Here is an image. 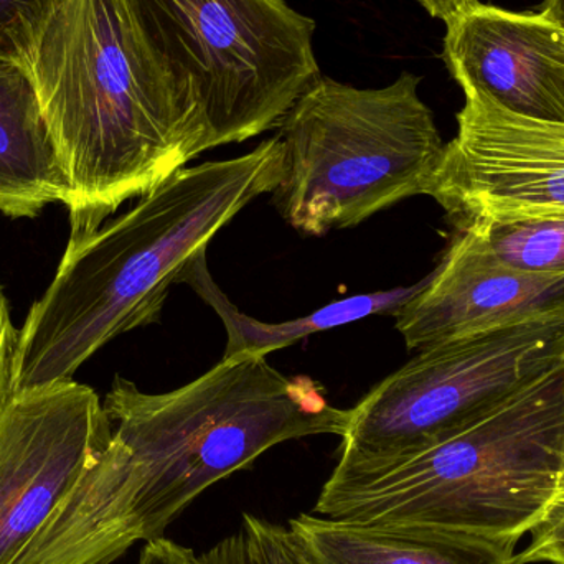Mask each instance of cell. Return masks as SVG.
I'll list each match as a JSON object with an SVG mask.
<instances>
[{
    "mask_svg": "<svg viewBox=\"0 0 564 564\" xmlns=\"http://www.w3.org/2000/svg\"><path fill=\"white\" fill-rule=\"evenodd\" d=\"M564 361V307L423 348L348 410L340 467L424 449Z\"/></svg>",
    "mask_w": 564,
    "mask_h": 564,
    "instance_id": "52a82bcc",
    "label": "cell"
},
{
    "mask_svg": "<svg viewBox=\"0 0 564 564\" xmlns=\"http://www.w3.org/2000/svg\"><path fill=\"white\" fill-rule=\"evenodd\" d=\"M69 194L32 73L0 59V214L35 218L46 205L68 204Z\"/></svg>",
    "mask_w": 564,
    "mask_h": 564,
    "instance_id": "4fadbf2b",
    "label": "cell"
},
{
    "mask_svg": "<svg viewBox=\"0 0 564 564\" xmlns=\"http://www.w3.org/2000/svg\"><path fill=\"white\" fill-rule=\"evenodd\" d=\"M111 437L98 394L73 378L13 394L0 416V564L20 563Z\"/></svg>",
    "mask_w": 564,
    "mask_h": 564,
    "instance_id": "9c48e42d",
    "label": "cell"
},
{
    "mask_svg": "<svg viewBox=\"0 0 564 564\" xmlns=\"http://www.w3.org/2000/svg\"><path fill=\"white\" fill-rule=\"evenodd\" d=\"M563 307L564 273L513 270L473 231H457L440 267L393 317L406 347L423 350Z\"/></svg>",
    "mask_w": 564,
    "mask_h": 564,
    "instance_id": "8fae6325",
    "label": "cell"
},
{
    "mask_svg": "<svg viewBox=\"0 0 564 564\" xmlns=\"http://www.w3.org/2000/svg\"><path fill=\"white\" fill-rule=\"evenodd\" d=\"M288 530L307 564H519V543L430 527L301 513Z\"/></svg>",
    "mask_w": 564,
    "mask_h": 564,
    "instance_id": "7c38bea8",
    "label": "cell"
},
{
    "mask_svg": "<svg viewBox=\"0 0 564 564\" xmlns=\"http://www.w3.org/2000/svg\"><path fill=\"white\" fill-rule=\"evenodd\" d=\"M138 564H200V560L194 550L161 536L145 543Z\"/></svg>",
    "mask_w": 564,
    "mask_h": 564,
    "instance_id": "44dd1931",
    "label": "cell"
},
{
    "mask_svg": "<svg viewBox=\"0 0 564 564\" xmlns=\"http://www.w3.org/2000/svg\"><path fill=\"white\" fill-rule=\"evenodd\" d=\"M19 330L13 327L9 302L0 288V416L13 397Z\"/></svg>",
    "mask_w": 564,
    "mask_h": 564,
    "instance_id": "d6986e66",
    "label": "cell"
},
{
    "mask_svg": "<svg viewBox=\"0 0 564 564\" xmlns=\"http://www.w3.org/2000/svg\"><path fill=\"white\" fill-rule=\"evenodd\" d=\"M519 564H564V489L530 532V543L517 553Z\"/></svg>",
    "mask_w": 564,
    "mask_h": 564,
    "instance_id": "e0dca14e",
    "label": "cell"
},
{
    "mask_svg": "<svg viewBox=\"0 0 564 564\" xmlns=\"http://www.w3.org/2000/svg\"><path fill=\"white\" fill-rule=\"evenodd\" d=\"M443 58L463 91L564 124V30L540 12L476 2L446 23Z\"/></svg>",
    "mask_w": 564,
    "mask_h": 564,
    "instance_id": "30bf717a",
    "label": "cell"
},
{
    "mask_svg": "<svg viewBox=\"0 0 564 564\" xmlns=\"http://www.w3.org/2000/svg\"><path fill=\"white\" fill-rule=\"evenodd\" d=\"M457 134L426 195L466 230L496 218L564 212V124L507 111L487 96L464 91Z\"/></svg>",
    "mask_w": 564,
    "mask_h": 564,
    "instance_id": "ba28073f",
    "label": "cell"
},
{
    "mask_svg": "<svg viewBox=\"0 0 564 564\" xmlns=\"http://www.w3.org/2000/svg\"><path fill=\"white\" fill-rule=\"evenodd\" d=\"M241 527L250 536L261 564H307L302 558L288 527L267 522L250 513H245Z\"/></svg>",
    "mask_w": 564,
    "mask_h": 564,
    "instance_id": "ac0fdd59",
    "label": "cell"
},
{
    "mask_svg": "<svg viewBox=\"0 0 564 564\" xmlns=\"http://www.w3.org/2000/svg\"><path fill=\"white\" fill-rule=\"evenodd\" d=\"M65 0H0V59L30 69L40 39Z\"/></svg>",
    "mask_w": 564,
    "mask_h": 564,
    "instance_id": "2e32d148",
    "label": "cell"
},
{
    "mask_svg": "<svg viewBox=\"0 0 564 564\" xmlns=\"http://www.w3.org/2000/svg\"><path fill=\"white\" fill-rule=\"evenodd\" d=\"M152 55L192 91L207 151L278 129L321 78L315 22L285 0H122Z\"/></svg>",
    "mask_w": 564,
    "mask_h": 564,
    "instance_id": "8992f818",
    "label": "cell"
},
{
    "mask_svg": "<svg viewBox=\"0 0 564 564\" xmlns=\"http://www.w3.org/2000/svg\"><path fill=\"white\" fill-rule=\"evenodd\" d=\"M284 171L278 135L228 161L184 167L122 217L66 247L19 330L13 394L73 373L112 338L161 318L171 285Z\"/></svg>",
    "mask_w": 564,
    "mask_h": 564,
    "instance_id": "3957f363",
    "label": "cell"
},
{
    "mask_svg": "<svg viewBox=\"0 0 564 564\" xmlns=\"http://www.w3.org/2000/svg\"><path fill=\"white\" fill-rule=\"evenodd\" d=\"M560 489H564V474H563V477H562V486H560Z\"/></svg>",
    "mask_w": 564,
    "mask_h": 564,
    "instance_id": "cb8c5ba5",
    "label": "cell"
},
{
    "mask_svg": "<svg viewBox=\"0 0 564 564\" xmlns=\"http://www.w3.org/2000/svg\"><path fill=\"white\" fill-rule=\"evenodd\" d=\"M563 474L564 361L424 449L335 466L314 513L519 543L552 506Z\"/></svg>",
    "mask_w": 564,
    "mask_h": 564,
    "instance_id": "277c9868",
    "label": "cell"
},
{
    "mask_svg": "<svg viewBox=\"0 0 564 564\" xmlns=\"http://www.w3.org/2000/svg\"><path fill=\"white\" fill-rule=\"evenodd\" d=\"M177 284H188L204 299L224 322L227 330V350L224 358L234 355L268 357L271 351L289 347L317 332L351 324L371 315H394L414 294L423 289L426 280L410 288L371 292L332 302L305 317L281 324H267L238 311L224 291L218 288L207 267V253H200L178 278Z\"/></svg>",
    "mask_w": 564,
    "mask_h": 564,
    "instance_id": "5bb4252c",
    "label": "cell"
},
{
    "mask_svg": "<svg viewBox=\"0 0 564 564\" xmlns=\"http://www.w3.org/2000/svg\"><path fill=\"white\" fill-rule=\"evenodd\" d=\"M112 437L53 510L19 564H111L161 539L205 490L288 441L344 436L348 410L267 357L234 355L192 383L149 394L116 377Z\"/></svg>",
    "mask_w": 564,
    "mask_h": 564,
    "instance_id": "6da1fadb",
    "label": "cell"
},
{
    "mask_svg": "<svg viewBox=\"0 0 564 564\" xmlns=\"http://www.w3.org/2000/svg\"><path fill=\"white\" fill-rule=\"evenodd\" d=\"M434 19L443 20L444 23L449 22L454 17L459 15L464 10L469 9L477 0H417Z\"/></svg>",
    "mask_w": 564,
    "mask_h": 564,
    "instance_id": "7402d4cb",
    "label": "cell"
},
{
    "mask_svg": "<svg viewBox=\"0 0 564 564\" xmlns=\"http://www.w3.org/2000/svg\"><path fill=\"white\" fill-rule=\"evenodd\" d=\"M473 231L500 263L527 273H564V212L482 221Z\"/></svg>",
    "mask_w": 564,
    "mask_h": 564,
    "instance_id": "9a60e30c",
    "label": "cell"
},
{
    "mask_svg": "<svg viewBox=\"0 0 564 564\" xmlns=\"http://www.w3.org/2000/svg\"><path fill=\"white\" fill-rule=\"evenodd\" d=\"M200 564H261L250 536L243 527L234 535L198 556Z\"/></svg>",
    "mask_w": 564,
    "mask_h": 564,
    "instance_id": "ffe728a7",
    "label": "cell"
},
{
    "mask_svg": "<svg viewBox=\"0 0 564 564\" xmlns=\"http://www.w3.org/2000/svg\"><path fill=\"white\" fill-rule=\"evenodd\" d=\"M540 13L553 25L564 30V0H545Z\"/></svg>",
    "mask_w": 564,
    "mask_h": 564,
    "instance_id": "603a6c76",
    "label": "cell"
},
{
    "mask_svg": "<svg viewBox=\"0 0 564 564\" xmlns=\"http://www.w3.org/2000/svg\"><path fill=\"white\" fill-rule=\"evenodd\" d=\"M420 76L381 88L321 76L282 118L284 171L273 204L299 234L324 237L426 195L443 158Z\"/></svg>",
    "mask_w": 564,
    "mask_h": 564,
    "instance_id": "5b68a950",
    "label": "cell"
},
{
    "mask_svg": "<svg viewBox=\"0 0 564 564\" xmlns=\"http://www.w3.org/2000/svg\"><path fill=\"white\" fill-rule=\"evenodd\" d=\"M68 174V247L207 151L197 99L152 55L122 0H65L30 66Z\"/></svg>",
    "mask_w": 564,
    "mask_h": 564,
    "instance_id": "7a4b0ae2",
    "label": "cell"
}]
</instances>
